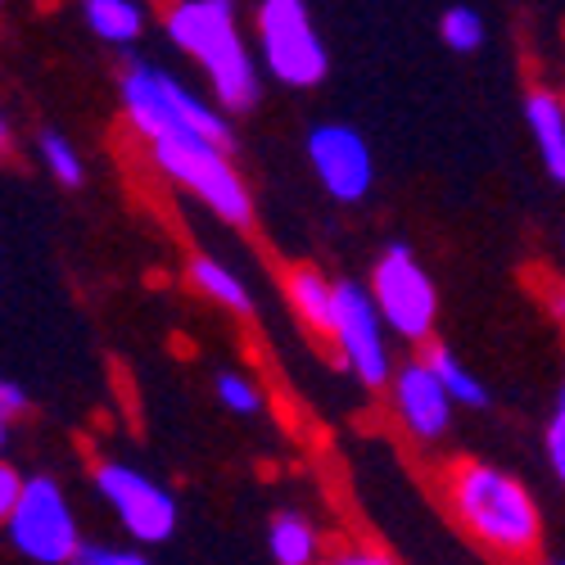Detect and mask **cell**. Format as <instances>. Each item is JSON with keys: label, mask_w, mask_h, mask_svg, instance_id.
<instances>
[{"label": "cell", "mask_w": 565, "mask_h": 565, "mask_svg": "<svg viewBox=\"0 0 565 565\" xmlns=\"http://www.w3.org/2000/svg\"><path fill=\"white\" fill-rule=\"evenodd\" d=\"M331 344L340 349L344 366L358 385L385 390L394 381V353H390V326L375 308L362 280H335V331Z\"/></svg>", "instance_id": "8"}, {"label": "cell", "mask_w": 565, "mask_h": 565, "mask_svg": "<svg viewBox=\"0 0 565 565\" xmlns=\"http://www.w3.org/2000/svg\"><path fill=\"white\" fill-rule=\"evenodd\" d=\"M308 163L335 204H362L375 185V159L366 136L349 122H317L308 131Z\"/></svg>", "instance_id": "10"}, {"label": "cell", "mask_w": 565, "mask_h": 565, "mask_svg": "<svg viewBox=\"0 0 565 565\" xmlns=\"http://www.w3.org/2000/svg\"><path fill=\"white\" fill-rule=\"evenodd\" d=\"M213 390H217V403L226 407V412H235V416H258L263 412V390L249 381V375H241V371H217L213 375Z\"/></svg>", "instance_id": "20"}, {"label": "cell", "mask_w": 565, "mask_h": 565, "mask_svg": "<svg viewBox=\"0 0 565 565\" xmlns=\"http://www.w3.org/2000/svg\"><path fill=\"white\" fill-rule=\"evenodd\" d=\"M525 122L539 146V159L556 185H565V105L552 90H530L525 96Z\"/></svg>", "instance_id": "13"}, {"label": "cell", "mask_w": 565, "mask_h": 565, "mask_svg": "<svg viewBox=\"0 0 565 565\" xmlns=\"http://www.w3.org/2000/svg\"><path fill=\"white\" fill-rule=\"evenodd\" d=\"M547 308H552V317L565 326V286H552V290H547Z\"/></svg>", "instance_id": "26"}, {"label": "cell", "mask_w": 565, "mask_h": 565, "mask_svg": "<svg viewBox=\"0 0 565 565\" xmlns=\"http://www.w3.org/2000/svg\"><path fill=\"white\" fill-rule=\"evenodd\" d=\"M96 493L118 515V525L136 543H168L177 534V498L168 484H159L146 470L127 461H100L96 466Z\"/></svg>", "instance_id": "9"}, {"label": "cell", "mask_w": 565, "mask_h": 565, "mask_svg": "<svg viewBox=\"0 0 565 565\" xmlns=\"http://www.w3.org/2000/svg\"><path fill=\"white\" fill-rule=\"evenodd\" d=\"M73 565H150V556L136 547H114V543H82Z\"/></svg>", "instance_id": "21"}, {"label": "cell", "mask_w": 565, "mask_h": 565, "mask_svg": "<svg viewBox=\"0 0 565 565\" xmlns=\"http://www.w3.org/2000/svg\"><path fill=\"white\" fill-rule=\"evenodd\" d=\"M19 493H23V476L10 466V461H0V525L14 515V507H19Z\"/></svg>", "instance_id": "22"}, {"label": "cell", "mask_w": 565, "mask_h": 565, "mask_svg": "<svg viewBox=\"0 0 565 565\" xmlns=\"http://www.w3.org/2000/svg\"><path fill=\"white\" fill-rule=\"evenodd\" d=\"M10 543L32 561V565H73V556L82 552V525L77 511L64 498L55 476H32L23 480L19 507L6 521Z\"/></svg>", "instance_id": "7"}, {"label": "cell", "mask_w": 565, "mask_h": 565, "mask_svg": "<svg viewBox=\"0 0 565 565\" xmlns=\"http://www.w3.org/2000/svg\"><path fill=\"white\" fill-rule=\"evenodd\" d=\"M547 461H552V470H556V480L565 484V412H556L552 416V426H547Z\"/></svg>", "instance_id": "23"}, {"label": "cell", "mask_w": 565, "mask_h": 565, "mask_svg": "<svg viewBox=\"0 0 565 565\" xmlns=\"http://www.w3.org/2000/svg\"><path fill=\"white\" fill-rule=\"evenodd\" d=\"M82 19L109 45H131L146 28V10L136 0H82Z\"/></svg>", "instance_id": "17"}, {"label": "cell", "mask_w": 565, "mask_h": 565, "mask_svg": "<svg viewBox=\"0 0 565 565\" xmlns=\"http://www.w3.org/2000/svg\"><path fill=\"white\" fill-rule=\"evenodd\" d=\"M267 547L276 556V565H321V539L317 525L308 521L303 511H280L271 530H267Z\"/></svg>", "instance_id": "14"}, {"label": "cell", "mask_w": 565, "mask_h": 565, "mask_svg": "<svg viewBox=\"0 0 565 565\" xmlns=\"http://www.w3.org/2000/svg\"><path fill=\"white\" fill-rule=\"evenodd\" d=\"M390 398H394V416L398 426L420 439V444H439L452 430V398L439 385V375L430 371L426 358H412L403 366H394L390 381Z\"/></svg>", "instance_id": "11"}, {"label": "cell", "mask_w": 565, "mask_h": 565, "mask_svg": "<svg viewBox=\"0 0 565 565\" xmlns=\"http://www.w3.org/2000/svg\"><path fill=\"white\" fill-rule=\"evenodd\" d=\"M366 290H371L375 308H381L390 335H398L407 344H426L435 335L439 290H435L430 271L420 267L412 245H403V241L385 245L381 258H375V267H371Z\"/></svg>", "instance_id": "5"}, {"label": "cell", "mask_w": 565, "mask_h": 565, "mask_svg": "<svg viewBox=\"0 0 565 565\" xmlns=\"http://www.w3.org/2000/svg\"><path fill=\"white\" fill-rule=\"evenodd\" d=\"M547 565H565V561H547Z\"/></svg>", "instance_id": "30"}, {"label": "cell", "mask_w": 565, "mask_h": 565, "mask_svg": "<svg viewBox=\"0 0 565 565\" xmlns=\"http://www.w3.org/2000/svg\"><path fill=\"white\" fill-rule=\"evenodd\" d=\"M191 280H195V290L209 295L217 308L241 312V317L254 312V295H249V286H245V280L235 276L226 263H217V258H209V254H195V258H191Z\"/></svg>", "instance_id": "16"}, {"label": "cell", "mask_w": 565, "mask_h": 565, "mask_svg": "<svg viewBox=\"0 0 565 565\" xmlns=\"http://www.w3.org/2000/svg\"><path fill=\"white\" fill-rule=\"evenodd\" d=\"M6 435H10V426H6V420H0V448H6Z\"/></svg>", "instance_id": "29"}, {"label": "cell", "mask_w": 565, "mask_h": 565, "mask_svg": "<svg viewBox=\"0 0 565 565\" xmlns=\"http://www.w3.org/2000/svg\"><path fill=\"white\" fill-rule=\"evenodd\" d=\"M23 412H28V390L0 375V420L10 426V420H14V416H23Z\"/></svg>", "instance_id": "24"}, {"label": "cell", "mask_w": 565, "mask_h": 565, "mask_svg": "<svg viewBox=\"0 0 565 565\" xmlns=\"http://www.w3.org/2000/svg\"><path fill=\"white\" fill-rule=\"evenodd\" d=\"M36 154H41L45 172H51L60 185H68V191H77V185L86 181V163H82L77 146H73L64 131H41L36 136Z\"/></svg>", "instance_id": "18"}, {"label": "cell", "mask_w": 565, "mask_h": 565, "mask_svg": "<svg viewBox=\"0 0 565 565\" xmlns=\"http://www.w3.org/2000/svg\"><path fill=\"white\" fill-rule=\"evenodd\" d=\"M146 150L163 177H172L181 191H191L222 222H231V226L254 222V195H249L245 177L235 172L226 146L204 140V136H185V140H159V146H146Z\"/></svg>", "instance_id": "4"}, {"label": "cell", "mask_w": 565, "mask_h": 565, "mask_svg": "<svg viewBox=\"0 0 565 565\" xmlns=\"http://www.w3.org/2000/svg\"><path fill=\"white\" fill-rule=\"evenodd\" d=\"M556 412H565V381H561V398H556Z\"/></svg>", "instance_id": "28"}, {"label": "cell", "mask_w": 565, "mask_h": 565, "mask_svg": "<svg viewBox=\"0 0 565 565\" xmlns=\"http://www.w3.org/2000/svg\"><path fill=\"white\" fill-rule=\"evenodd\" d=\"M163 32L181 55H191L204 68L222 114H249L258 105L263 73L235 23V0H172Z\"/></svg>", "instance_id": "1"}, {"label": "cell", "mask_w": 565, "mask_h": 565, "mask_svg": "<svg viewBox=\"0 0 565 565\" xmlns=\"http://www.w3.org/2000/svg\"><path fill=\"white\" fill-rule=\"evenodd\" d=\"M286 299L312 335L331 340V331H335V280L331 276L308 263H295L286 271Z\"/></svg>", "instance_id": "12"}, {"label": "cell", "mask_w": 565, "mask_h": 565, "mask_svg": "<svg viewBox=\"0 0 565 565\" xmlns=\"http://www.w3.org/2000/svg\"><path fill=\"white\" fill-rule=\"evenodd\" d=\"M426 362H430V371L439 375V385L448 390V398H452V407H470V412H484L489 407V385L480 381L476 371H470L448 344H430L426 349Z\"/></svg>", "instance_id": "15"}, {"label": "cell", "mask_w": 565, "mask_h": 565, "mask_svg": "<svg viewBox=\"0 0 565 565\" xmlns=\"http://www.w3.org/2000/svg\"><path fill=\"white\" fill-rule=\"evenodd\" d=\"M439 36H444L448 51H457V55H476L480 45L489 41V28H484V14H480V10L452 6V10H444V19H439Z\"/></svg>", "instance_id": "19"}, {"label": "cell", "mask_w": 565, "mask_h": 565, "mask_svg": "<svg viewBox=\"0 0 565 565\" xmlns=\"http://www.w3.org/2000/svg\"><path fill=\"white\" fill-rule=\"evenodd\" d=\"M10 150V122H6V114H0V154Z\"/></svg>", "instance_id": "27"}, {"label": "cell", "mask_w": 565, "mask_h": 565, "mask_svg": "<svg viewBox=\"0 0 565 565\" xmlns=\"http://www.w3.org/2000/svg\"><path fill=\"white\" fill-rule=\"evenodd\" d=\"M258 55H263L267 73L290 90H312L331 73V55H326V41H321L303 0H263L258 6Z\"/></svg>", "instance_id": "6"}, {"label": "cell", "mask_w": 565, "mask_h": 565, "mask_svg": "<svg viewBox=\"0 0 565 565\" xmlns=\"http://www.w3.org/2000/svg\"><path fill=\"white\" fill-rule=\"evenodd\" d=\"M321 565H394L385 552H366V547H353V552H340L331 561H321Z\"/></svg>", "instance_id": "25"}, {"label": "cell", "mask_w": 565, "mask_h": 565, "mask_svg": "<svg viewBox=\"0 0 565 565\" xmlns=\"http://www.w3.org/2000/svg\"><path fill=\"white\" fill-rule=\"evenodd\" d=\"M448 502L457 521L502 556H530L543 534V515L530 489L489 461H457L448 470Z\"/></svg>", "instance_id": "2"}, {"label": "cell", "mask_w": 565, "mask_h": 565, "mask_svg": "<svg viewBox=\"0 0 565 565\" xmlns=\"http://www.w3.org/2000/svg\"><path fill=\"white\" fill-rule=\"evenodd\" d=\"M118 100L122 114L131 122V131L146 140V146H159V140H185V136H204L217 140V146H235L231 122L222 109H213L209 100H200L191 86H181L168 68L131 60L118 77Z\"/></svg>", "instance_id": "3"}]
</instances>
